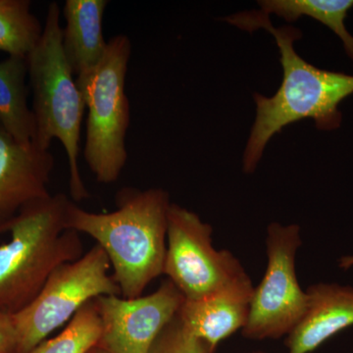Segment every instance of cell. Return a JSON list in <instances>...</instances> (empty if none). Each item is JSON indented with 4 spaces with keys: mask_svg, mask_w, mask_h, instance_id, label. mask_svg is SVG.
I'll list each match as a JSON object with an SVG mask.
<instances>
[{
    "mask_svg": "<svg viewBox=\"0 0 353 353\" xmlns=\"http://www.w3.org/2000/svg\"><path fill=\"white\" fill-rule=\"evenodd\" d=\"M17 334L12 314L0 310V353H16Z\"/></svg>",
    "mask_w": 353,
    "mask_h": 353,
    "instance_id": "19",
    "label": "cell"
},
{
    "mask_svg": "<svg viewBox=\"0 0 353 353\" xmlns=\"http://www.w3.org/2000/svg\"><path fill=\"white\" fill-rule=\"evenodd\" d=\"M259 4L260 11L266 15L275 14L288 22L306 16L326 26L341 39L347 57L353 61V36L345 24L353 0H261Z\"/></svg>",
    "mask_w": 353,
    "mask_h": 353,
    "instance_id": "15",
    "label": "cell"
},
{
    "mask_svg": "<svg viewBox=\"0 0 353 353\" xmlns=\"http://www.w3.org/2000/svg\"><path fill=\"white\" fill-rule=\"evenodd\" d=\"M301 245L299 225L274 222L267 228L266 270L253 290L250 316L241 330L245 338L278 340L289 336L303 319L308 297L296 271V253Z\"/></svg>",
    "mask_w": 353,
    "mask_h": 353,
    "instance_id": "8",
    "label": "cell"
},
{
    "mask_svg": "<svg viewBox=\"0 0 353 353\" xmlns=\"http://www.w3.org/2000/svg\"><path fill=\"white\" fill-rule=\"evenodd\" d=\"M131 54L130 39L117 34L108 41L101 63L76 78L88 109L83 157L101 183L116 182L127 163L131 111L126 77Z\"/></svg>",
    "mask_w": 353,
    "mask_h": 353,
    "instance_id": "5",
    "label": "cell"
},
{
    "mask_svg": "<svg viewBox=\"0 0 353 353\" xmlns=\"http://www.w3.org/2000/svg\"><path fill=\"white\" fill-rule=\"evenodd\" d=\"M66 194L41 197L26 204L0 234V310L15 314L38 296L58 267L83 255L80 234L66 229Z\"/></svg>",
    "mask_w": 353,
    "mask_h": 353,
    "instance_id": "3",
    "label": "cell"
},
{
    "mask_svg": "<svg viewBox=\"0 0 353 353\" xmlns=\"http://www.w3.org/2000/svg\"><path fill=\"white\" fill-rule=\"evenodd\" d=\"M29 0H0V51L27 57L43 34L41 21Z\"/></svg>",
    "mask_w": 353,
    "mask_h": 353,
    "instance_id": "16",
    "label": "cell"
},
{
    "mask_svg": "<svg viewBox=\"0 0 353 353\" xmlns=\"http://www.w3.org/2000/svg\"><path fill=\"white\" fill-rule=\"evenodd\" d=\"M27 79V57H8L0 62V125L21 143H32L36 134Z\"/></svg>",
    "mask_w": 353,
    "mask_h": 353,
    "instance_id": "14",
    "label": "cell"
},
{
    "mask_svg": "<svg viewBox=\"0 0 353 353\" xmlns=\"http://www.w3.org/2000/svg\"><path fill=\"white\" fill-rule=\"evenodd\" d=\"M54 164L50 150L19 143L0 125V230L26 204L50 196Z\"/></svg>",
    "mask_w": 353,
    "mask_h": 353,
    "instance_id": "10",
    "label": "cell"
},
{
    "mask_svg": "<svg viewBox=\"0 0 353 353\" xmlns=\"http://www.w3.org/2000/svg\"><path fill=\"white\" fill-rule=\"evenodd\" d=\"M87 353H111L108 350H104L103 347H99V345H95L92 350H88Z\"/></svg>",
    "mask_w": 353,
    "mask_h": 353,
    "instance_id": "21",
    "label": "cell"
},
{
    "mask_svg": "<svg viewBox=\"0 0 353 353\" xmlns=\"http://www.w3.org/2000/svg\"><path fill=\"white\" fill-rule=\"evenodd\" d=\"M339 266L343 270H347V269L353 267V255H347V256H343L339 260Z\"/></svg>",
    "mask_w": 353,
    "mask_h": 353,
    "instance_id": "20",
    "label": "cell"
},
{
    "mask_svg": "<svg viewBox=\"0 0 353 353\" xmlns=\"http://www.w3.org/2000/svg\"><path fill=\"white\" fill-rule=\"evenodd\" d=\"M108 0H66L62 46L74 76L92 71L105 55L108 41L103 36V15Z\"/></svg>",
    "mask_w": 353,
    "mask_h": 353,
    "instance_id": "12",
    "label": "cell"
},
{
    "mask_svg": "<svg viewBox=\"0 0 353 353\" xmlns=\"http://www.w3.org/2000/svg\"><path fill=\"white\" fill-rule=\"evenodd\" d=\"M60 17L59 6L51 2L41 38L27 57L36 122L32 143L44 150H50L53 139L62 143L68 158L70 196L80 202L90 197L78 161L85 104L65 57Z\"/></svg>",
    "mask_w": 353,
    "mask_h": 353,
    "instance_id": "4",
    "label": "cell"
},
{
    "mask_svg": "<svg viewBox=\"0 0 353 353\" xmlns=\"http://www.w3.org/2000/svg\"><path fill=\"white\" fill-rule=\"evenodd\" d=\"M185 297L170 280L136 299H95L101 322L99 347L111 353H148L158 336L178 315Z\"/></svg>",
    "mask_w": 353,
    "mask_h": 353,
    "instance_id": "9",
    "label": "cell"
},
{
    "mask_svg": "<svg viewBox=\"0 0 353 353\" xmlns=\"http://www.w3.org/2000/svg\"><path fill=\"white\" fill-rule=\"evenodd\" d=\"M307 310L285 339L288 353H311L343 330L353 326V287L319 283L305 290Z\"/></svg>",
    "mask_w": 353,
    "mask_h": 353,
    "instance_id": "11",
    "label": "cell"
},
{
    "mask_svg": "<svg viewBox=\"0 0 353 353\" xmlns=\"http://www.w3.org/2000/svg\"><path fill=\"white\" fill-rule=\"evenodd\" d=\"M110 267L108 254L97 243L81 259L58 267L38 296L12 314L16 353L31 352L92 299L121 296L120 288L108 274Z\"/></svg>",
    "mask_w": 353,
    "mask_h": 353,
    "instance_id": "7",
    "label": "cell"
},
{
    "mask_svg": "<svg viewBox=\"0 0 353 353\" xmlns=\"http://www.w3.org/2000/svg\"><path fill=\"white\" fill-rule=\"evenodd\" d=\"M252 297L241 292H222L197 301L185 299L178 315L209 353H214L221 341L245 328Z\"/></svg>",
    "mask_w": 353,
    "mask_h": 353,
    "instance_id": "13",
    "label": "cell"
},
{
    "mask_svg": "<svg viewBox=\"0 0 353 353\" xmlns=\"http://www.w3.org/2000/svg\"><path fill=\"white\" fill-rule=\"evenodd\" d=\"M101 322L95 299L83 306L57 336L43 341L28 353H87L99 345Z\"/></svg>",
    "mask_w": 353,
    "mask_h": 353,
    "instance_id": "17",
    "label": "cell"
},
{
    "mask_svg": "<svg viewBox=\"0 0 353 353\" xmlns=\"http://www.w3.org/2000/svg\"><path fill=\"white\" fill-rule=\"evenodd\" d=\"M243 353H267V352H262V350H253V352H243Z\"/></svg>",
    "mask_w": 353,
    "mask_h": 353,
    "instance_id": "22",
    "label": "cell"
},
{
    "mask_svg": "<svg viewBox=\"0 0 353 353\" xmlns=\"http://www.w3.org/2000/svg\"><path fill=\"white\" fill-rule=\"evenodd\" d=\"M148 353H209L201 340L190 333L179 315L161 332Z\"/></svg>",
    "mask_w": 353,
    "mask_h": 353,
    "instance_id": "18",
    "label": "cell"
},
{
    "mask_svg": "<svg viewBox=\"0 0 353 353\" xmlns=\"http://www.w3.org/2000/svg\"><path fill=\"white\" fill-rule=\"evenodd\" d=\"M241 30L264 29L275 39L280 52L283 81L273 97L255 92L256 117L243 152V171L252 174L257 168L270 139L288 125L303 119L314 120L321 131L341 127L343 115L339 106L353 94V75L320 69L297 54L294 43L303 34L294 26L275 28L270 16L262 11H245L226 19Z\"/></svg>",
    "mask_w": 353,
    "mask_h": 353,
    "instance_id": "1",
    "label": "cell"
},
{
    "mask_svg": "<svg viewBox=\"0 0 353 353\" xmlns=\"http://www.w3.org/2000/svg\"><path fill=\"white\" fill-rule=\"evenodd\" d=\"M212 234L196 213L172 203L163 275L188 301L222 292L252 296L254 287L243 264L229 250H216Z\"/></svg>",
    "mask_w": 353,
    "mask_h": 353,
    "instance_id": "6",
    "label": "cell"
},
{
    "mask_svg": "<svg viewBox=\"0 0 353 353\" xmlns=\"http://www.w3.org/2000/svg\"><path fill=\"white\" fill-rule=\"evenodd\" d=\"M115 202L112 212L92 213L70 201L66 229L94 239L108 254L121 296L136 299L163 275L172 202L166 190L134 188L121 189Z\"/></svg>",
    "mask_w": 353,
    "mask_h": 353,
    "instance_id": "2",
    "label": "cell"
}]
</instances>
